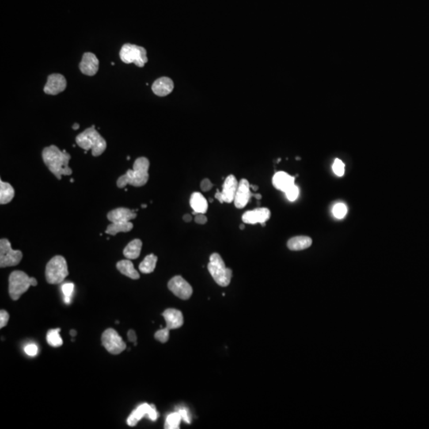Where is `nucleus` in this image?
Listing matches in <instances>:
<instances>
[{
    "label": "nucleus",
    "instance_id": "nucleus-1",
    "mask_svg": "<svg viewBox=\"0 0 429 429\" xmlns=\"http://www.w3.org/2000/svg\"><path fill=\"white\" fill-rule=\"evenodd\" d=\"M42 155L45 165L58 180H62V176H70L73 173L69 166L71 155L65 150L62 151L58 146L51 145L43 149Z\"/></svg>",
    "mask_w": 429,
    "mask_h": 429
},
{
    "label": "nucleus",
    "instance_id": "nucleus-2",
    "mask_svg": "<svg viewBox=\"0 0 429 429\" xmlns=\"http://www.w3.org/2000/svg\"><path fill=\"white\" fill-rule=\"evenodd\" d=\"M150 161L145 157H138L134 161L133 169H128L124 175L117 180L118 188H123L127 185L142 187L149 180Z\"/></svg>",
    "mask_w": 429,
    "mask_h": 429
},
{
    "label": "nucleus",
    "instance_id": "nucleus-3",
    "mask_svg": "<svg viewBox=\"0 0 429 429\" xmlns=\"http://www.w3.org/2000/svg\"><path fill=\"white\" fill-rule=\"evenodd\" d=\"M76 142L85 151L92 150V156L94 157L101 155L107 148V142L96 130L94 125L78 134Z\"/></svg>",
    "mask_w": 429,
    "mask_h": 429
},
{
    "label": "nucleus",
    "instance_id": "nucleus-4",
    "mask_svg": "<svg viewBox=\"0 0 429 429\" xmlns=\"http://www.w3.org/2000/svg\"><path fill=\"white\" fill-rule=\"evenodd\" d=\"M37 285L36 278H30L25 272L20 270L13 271L9 277V294L13 301H18L31 286Z\"/></svg>",
    "mask_w": 429,
    "mask_h": 429
},
{
    "label": "nucleus",
    "instance_id": "nucleus-5",
    "mask_svg": "<svg viewBox=\"0 0 429 429\" xmlns=\"http://www.w3.org/2000/svg\"><path fill=\"white\" fill-rule=\"evenodd\" d=\"M207 269L214 282L219 286L223 287L229 286L232 278V270L227 268L221 255L214 253L210 256Z\"/></svg>",
    "mask_w": 429,
    "mask_h": 429
},
{
    "label": "nucleus",
    "instance_id": "nucleus-6",
    "mask_svg": "<svg viewBox=\"0 0 429 429\" xmlns=\"http://www.w3.org/2000/svg\"><path fill=\"white\" fill-rule=\"evenodd\" d=\"M69 275L67 262L61 255L54 256L46 267V282L51 285L62 283Z\"/></svg>",
    "mask_w": 429,
    "mask_h": 429
},
{
    "label": "nucleus",
    "instance_id": "nucleus-7",
    "mask_svg": "<svg viewBox=\"0 0 429 429\" xmlns=\"http://www.w3.org/2000/svg\"><path fill=\"white\" fill-rule=\"evenodd\" d=\"M146 54L147 53L144 47L127 43L122 46L119 52V57L122 62L124 63H134L138 67L142 68L148 62Z\"/></svg>",
    "mask_w": 429,
    "mask_h": 429
},
{
    "label": "nucleus",
    "instance_id": "nucleus-8",
    "mask_svg": "<svg viewBox=\"0 0 429 429\" xmlns=\"http://www.w3.org/2000/svg\"><path fill=\"white\" fill-rule=\"evenodd\" d=\"M21 251L12 249V244L8 239L0 240V267H15L20 264L23 259Z\"/></svg>",
    "mask_w": 429,
    "mask_h": 429
},
{
    "label": "nucleus",
    "instance_id": "nucleus-9",
    "mask_svg": "<svg viewBox=\"0 0 429 429\" xmlns=\"http://www.w3.org/2000/svg\"><path fill=\"white\" fill-rule=\"evenodd\" d=\"M101 340L106 350L112 354H120L127 347L122 337L113 328L105 330L102 335Z\"/></svg>",
    "mask_w": 429,
    "mask_h": 429
},
{
    "label": "nucleus",
    "instance_id": "nucleus-10",
    "mask_svg": "<svg viewBox=\"0 0 429 429\" xmlns=\"http://www.w3.org/2000/svg\"><path fill=\"white\" fill-rule=\"evenodd\" d=\"M144 416H147L149 419H151L153 421H155L156 419L159 416V414L156 409L155 405L146 404V403H144V404L139 405L136 409H134L131 412L129 417L127 418V424L129 426H131V427H134Z\"/></svg>",
    "mask_w": 429,
    "mask_h": 429
},
{
    "label": "nucleus",
    "instance_id": "nucleus-11",
    "mask_svg": "<svg viewBox=\"0 0 429 429\" xmlns=\"http://www.w3.org/2000/svg\"><path fill=\"white\" fill-rule=\"evenodd\" d=\"M238 186H239V182H238L236 176L234 175H229L225 179V183L223 185L222 192H220L219 190H217L214 197L218 199L221 203H225V202L232 203V202L234 201Z\"/></svg>",
    "mask_w": 429,
    "mask_h": 429
},
{
    "label": "nucleus",
    "instance_id": "nucleus-12",
    "mask_svg": "<svg viewBox=\"0 0 429 429\" xmlns=\"http://www.w3.org/2000/svg\"><path fill=\"white\" fill-rule=\"evenodd\" d=\"M168 288L180 299H189L192 294V288L181 276H175L169 281Z\"/></svg>",
    "mask_w": 429,
    "mask_h": 429
},
{
    "label": "nucleus",
    "instance_id": "nucleus-13",
    "mask_svg": "<svg viewBox=\"0 0 429 429\" xmlns=\"http://www.w3.org/2000/svg\"><path fill=\"white\" fill-rule=\"evenodd\" d=\"M66 87L67 81L65 77L59 73H53L47 78V82L44 87V92L47 95L56 96L64 92Z\"/></svg>",
    "mask_w": 429,
    "mask_h": 429
},
{
    "label": "nucleus",
    "instance_id": "nucleus-14",
    "mask_svg": "<svg viewBox=\"0 0 429 429\" xmlns=\"http://www.w3.org/2000/svg\"><path fill=\"white\" fill-rule=\"evenodd\" d=\"M270 211L267 207H259L252 211L244 213L242 217L244 224L247 225H256L261 224L262 226H266V222L270 218Z\"/></svg>",
    "mask_w": 429,
    "mask_h": 429
},
{
    "label": "nucleus",
    "instance_id": "nucleus-15",
    "mask_svg": "<svg viewBox=\"0 0 429 429\" xmlns=\"http://www.w3.org/2000/svg\"><path fill=\"white\" fill-rule=\"evenodd\" d=\"M251 184L247 179H242L239 183L234 203L237 208H244L250 201L253 193L251 192Z\"/></svg>",
    "mask_w": 429,
    "mask_h": 429
},
{
    "label": "nucleus",
    "instance_id": "nucleus-16",
    "mask_svg": "<svg viewBox=\"0 0 429 429\" xmlns=\"http://www.w3.org/2000/svg\"><path fill=\"white\" fill-rule=\"evenodd\" d=\"M99 65L100 62L94 54L85 53L83 55L82 60L80 63V69L83 74L92 77L96 75L99 71Z\"/></svg>",
    "mask_w": 429,
    "mask_h": 429
},
{
    "label": "nucleus",
    "instance_id": "nucleus-17",
    "mask_svg": "<svg viewBox=\"0 0 429 429\" xmlns=\"http://www.w3.org/2000/svg\"><path fill=\"white\" fill-rule=\"evenodd\" d=\"M107 217L111 223L130 222L136 218L137 213L127 207H118L107 213Z\"/></svg>",
    "mask_w": 429,
    "mask_h": 429
},
{
    "label": "nucleus",
    "instance_id": "nucleus-18",
    "mask_svg": "<svg viewBox=\"0 0 429 429\" xmlns=\"http://www.w3.org/2000/svg\"><path fill=\"white\" fill-rule=\"evenodd\" d=\"M174 88V83L169 77H163L158 78L153 82L152 85V91L157 96H168Z\"/></svg>",
    "mask_w": 429,
    "mask_h": 429
},
{
    "label": "nucleus",
    "instance_id": "nucleus-19",
    "mask_svg": "<svg viewBox=\"0 0 429 429\" xmlns=\"http://www.w3.org/2000/svg\"><path fill=\"white\" fill-rule=\"evenodd\" d=\"M163 317L166 323L165 328L168 329H176L184 324V318L180 311L175 309H168L162 313Z\"/></svg>",
    "mask_w": 429,
    "mask_h": 429
},
{
    "label": "nucleus",
    "instance_id": "nucleus-20",
    "mask_svg": "<svg viewBox=\"0 0 429 429\" xmlns=\"http://www.w3.org/2000/svg\"><path fill=\"white\" fill-rule=\"evenodd\" d=\"M273 184L277 189L286 192L293 184H295V177L285 172H278L273 176Z\"/></svg>",
    "mask_w": 429,
    "mask_h": 429
},
{
    "label": "nucleus",
    "instance_id": "nucleus-21",
    "mask_svg": "<svg viewBox=\"0 0 429 429\" xmlns=\"http://www.w3.org/2000/svg\"><path fill=\"white\" fill-rule=\"evenodd\" d=\"M190 205L193 209V214L197 213H206L208 207L207 199L199 192H194L190 198Z\"/></svg>",
    "mask_w": 429,
    "mask_h": 429
},
{
    "label": "nucleus",
    "instance_id": "nucleus-22",
    "mask_svg": "<svg viewBox=\"0 0 429 429\" xmlns=\"http://www.w3.org/2000/svg\"><path fill=\"white\" fill-rule=\"evenodd\" d=\"M312 240L308 236H296L288 241L287 247L290 251H302L312 246Z\"/></svg>",
    "mask_w": 429,
    "mask_h": 429
},
{
    "label": "nucleus",
    "instance_id": "nucleus-23",
    "mask_svg": "<svg viewBox=\"0 0 429 429\" xmlns=\"http://www.w3.org/2000/svg\"><path fill=\"white\" fill-rule=\"evenodd\" d=\"M116 268L118 269L121 274H123L125 276L128 277L133 280L139 279L140 275L134 267L131 261L129 260H121L116 264Z\"/></svg>",
    "mask_w": 429,
    "mask_h": 429
},
{
    "label": "nucleus",
    "instance_id": "nucleus-24",
    "mask_svg": "<svg viewBox=\"0 0 429 429\" xmlns=\"http://www.w3.org/2000/svg\"><path fill=\"white\" fill-rule=\"evenodd\" d=\"M142 243L141 240L136 239L132 240L127 244V247L123 250V255L127 259H136L139 257Z\"/></svg>",
    "mask_w": 429,
    "mask_h": 429
},
{
    "label": "nucleus",
    "instance_id": "nucleus-25",
    "mask_svg": "<svg viewBox=\"0 0 429 429\" xmlns=\"http://www.w3.org/2000/svg\"><path fill=\"white\" fill-rule=\"evenodd\" d=\"M15 196V189L12 184L0 180V203L7 204L10 203Z\"/></svg>",
    "mask_w": 429,
    "mask_h": 429
},
{
    "label": "nucleus",
    "instance_id": "nucleus-26",
    "mask_svg": "<svg viewBox=\"0 0 429 429\" xmlns=\"http://www.w3.org/2000/svg\"><path fill=\"white\" fill-rule=\"evenodd\" d=\"M134 228L132 223H111V225L107 226L106 229V234L110 236H115L119 232H129L132 230Z\"/></svg>",
    "mask_w": 429,
    "mask_h": 429
},
{
    "label": "nucleus",
    "instance_id": "nucleus-27",
    "mask_svg": "<svg viewBox=\"0 0 429 429\" xmlns=\"http://www.w3.org/2000/svg\"><path fill=\"white\" fill-rule=\"evenodd\" d=\"M157 257L153 254L147 255L139 265V270L143 274H150L153 272L157 265Z\"/></svg>",
    "mask_w": 429,
    "mask_h": 429
},
{
    "label": "nucleus",
    "instance_id": "nucleus-28",
    "mask_svg": "<svg viewBox=\"0 0 429 429\" xmlns=\"http://www.w3.org/2000/svg\"><path fill=\"white\" fill-rule=\"evenodd\" d=\"M60 328L57 329L50 330L47 332L46 335V340L47 343L54 347H61L63 344V340H62L61 335H60Z\"/></svg>",
    "mask_w": 429,
    "mask_h": 429
},
{
    "label": "nucleus",
    "instance_id": "nucleus-29",
    "mask_svg": "<svg viewBox=\"0 0 429 429\" xmlns=\"http://www.w3.org/2000/svg\"><path fill=\"white\" fill-rule=\"evenodd\" d=\"M182 420V418L180 416V414L178 412H172L169 414V416H167L166 420L165 423V429H177L180 426V421Z\"/></svg>",
    "mask_w": 429,
    "mask_h": 429
},
{
    "label": "nucleus",
    "instance_id": "nucleus-30",
    "mask_svg": "<svg viewBox=\"0 0 429 429\" xmlns=\"http://www.w3.org/2000/svg\"><path fill=\"white\" fill-rule=\"evenodd\" d=\"M332 211H333V214L335 216V217H336L337 219H343L344 218L345 216L347 214V208L346 207V205L339 203L334 206Z\"/></svg>",
    "mask_w": 429,
    "mask_h": 429
},
{
    "label": "nucleus",
    "instance_id": "nucleus-31",
    "mask_svg": "<svg viewBox=\"0 0 429 429\" xmlns=\"http://www.w3.org/2000/svg\"><path fill=\"white\" fill-rule=\"evenodd\" d=\"M169 331H170V330L168 329L167 328H161V329L158 330V331L156 332L155 335H154V337H155V339H157V340L161 342V343H166V342L169 340Z\"/></svg>",
    "mask_w": 429,
    "mask_h": 429
},
{
    "label": "nucleus",
    "instance_id": "nucleus-32",
    "mask_svg": "<svg viewBox=\"0 0 429 429\" xmlns=\"http://www.w3.org/2000/svg\"><path fill=\"white\" fill-rule=\"evenodd\" d=\"M286 197L290 201H295L299 195V188L296 184H293L290 188H288L286 192Z\"/></svg>",
    "mask_w": 429,
    "mask_h": 429
},
{
    "label": "nucleus",
    "instance_id": "nucleus-33",
    "mask_svg": "<svg viewBox=\"0 0 429 429\" xmlns=\"http://www.w3.org/2000/svg\"><path fill=\"white\" fill-rule=\"evenodd\" d=\"M332 169H333L335 175H337L338 176H343L345 172L344 163L341 160L336 158L334 161L333 165H332Z\"/></svg>",
    "mask_w": 429,
    "mask_h": 429
},
{
    "label": "nucleus",
    "instance_id": "nucleus-34",
    "mask_svg": "<svg viewBox=\"0 0 429 429\" xmlns=\"http://www.w3.org/2000/svg\"><path fill=\"white\" fill-rule=\"evenodd\" d=\"M62 290L65 297H70L71 298L73 291H74V284H64L62 287Z\"/></svg>",
    "mask_w": 429,
    "mask_h": 429
},
{
    "label": "nucleus",
    "instance_id": "nucleus-35",
    "mask_svg": "<svg viewBox=\"0 0 429 429\" xmlns=\"http://www.w3.org/2000/svg\"><path fill=\"white\" fill-rule=\"evenodd\" d=\"M24 351H25L26 354L27 355H29V356H35L38 354L39 348L37 347V345L33 344L32 343V344L27 345L25 348H24Z\"/></svg>",
    "mask_w": 429,
    "mask_h": 429
},
{
    "label": "nucleus",
    "instance_id": "nucleus-36",
    "mask_svg": "<svg viewBox=\"0 0 429 429\" xmlns=\"http://www.w3.org/2000/svg\"><path fill=\"white\" fill-rule=\"evenodd\" d=\"M9 318H10V316L7 311H0V328H4L8 324Z\"/></svg>",
    "mask_w": 429,
    "mask_h": 429
},
{
    "label": "nucleus",
    "instance_id": "nucleus-37",
    "mask_svg": "<svg viewBox=\"0 0 429 429\" xmlns=\"http://www.w3.org/2000/svg\"><path fill=\"white\" fill-rule=\"evenodd\" d=\"M213 184L209 179L205 178L200 183V188L203 192H207L212 188Z\"/></svg>",
    "mask_w": 429,
    "mask_h": 429
},
{
    "label": "nucleus",
    "instance_id": "nucleus-38",
    "mask_svg": "<svg viewBox=\"0 0 429 429\" xmlns=\"http://www.w3.org/2000/svg\"><path fill=\"white\" fill-rule=\"evenodd\" d=\"M177 412L180 414V416L182 418V420L185 421L186 423H191V418H190L188 410L186 409V408H180Z\"/></svg>",
    "mask_w": 429,
    "mask_h": 429
},
{
    "label": "nucleus",
    "instance_id": "nucleus-39",
    "mask_svg": "<svg viewBox=\"0 0 429 429\" xmlns=\"http://www.w3.org/2000/svg\"><path fill=\"white\" fill-rule=\"evenodd\" d=\"M207 221V217L203 213H197L195 214V222L198 225H204Z\"/></svg>",
    "mask_w": 429,
    "mask_h": 429
},
{
    "label": "nucleus",
    "instance_id": "nucleus-40",
    "mask_svg": "<svg viewBox=\"0 0 429 429\" xmlns=\"http://www.w3.org/2000/svg\"><path fill=\"white\" fill-rule=\"evenodd\" d=\"M127 337H128L129 341L133 342L134 345H136L137 336L134 330L129 331L128 333H127Z\"/></svg>",
    "mask_w": 429,
    "mask_h": 429
},
{
    "label": "nucleus",
    "instance_id": "nucleus-41",
    "mask_svg": "<svg viewBox=\"0 0 429 429\" xmlns=\"http://www.w3.org/2000/svg\"><path fill=\"white\" fill-rule=\"evenodd\" d=\"M192 216L188 214H184V217H183V220L186 223L190 222V221H192Z\"/></svg>",
    "mask_w": 429,
    "mask_h": 429
},
{
    "label": "nucleus",
    "instance_id": "nucleus-42",
    "mask_svg": "<svg viewBox=\"0 0 429 429\" xmlns=\"http://www.w3.org/2000/svg\"><path fill=\"white\" fill-rule=\"evenodd\" d=\"M252 197H255V199H262V195L261 194H253Z\"/></svg>",
    "mask_w": 429,
    "mask_h": 429
},
{
    "label": "nucleus",
    "instance_id": "nucleus-43",
    "mask_svg": "<svg viewBox=\"0 0 429 429\" xmlns=\"http://www.w3.org/2000/svg\"><path fill=\"white\" fill-rule=\"evenodd\" d=\"M251 189H253L254 191H257L259 189V186L255 185V184H251Z\"/></svg>",
    "mask_w": 429,
    "mask_h": 429
},
{
    "label": "nucleus",
    "instance_id": "nucleus-44",
    "mask_svg": "<svg viewBox=\"0 0 429 429\" xmlns=\"http://www.w3.org/2000/svg\"><path fill=\"white\" fill-rule=\"evenodd\" d=\"M70 335H71L72 337H75L76 335H77V332H76L75 330H71Z\"/></svg>",
    "mask_w": 429,
    "mask_h": 429
},
{
    "label": "nucleus",
    "instance_id": "nucleus-45",
    "mask_svg": "<svg viewBox=\"0 0 429 429\" xmlns=\"http://www.w3.org/2000/svg\"><path fill=\"white\" fill-rule=\"evenodd\" d=\"M79 128H80V125H79L78 123H74V124H73V129H74V130H78Z\"/></svg>",
    "mask_w": 429,
    "mask_h": 429
},
{
    "label": "nucleus",
    "instance_id": "nucleus-46",
    "mask_svg": "<svg viewBox=\"0 0 429 429\" xmlns=\"http://www.w3.org/2000/svg\"><path fill=\"white\" fill-rule=\"evenodd\" d=\"M240 230H244V228H245V225L243 224V225H240Z\"/></svg>",
    "mask_w": 429,
    "mask_h": 429
},
{
    "label": "nucleus",
    "instance_id": "nucleus-47",
    "mask_svg": "<svg viewBox=\"0 0 429 429\" xmlns=\"http://www.w3.org/2000/svg\"><path fill=\"white\" fill-rule=\"evenodd\" d=\"M209 200H210V202H212V201H213V199H209Z\"/></svg>",
    "mask_w": 429,
    "mask_h": 429
}]
</instances>
